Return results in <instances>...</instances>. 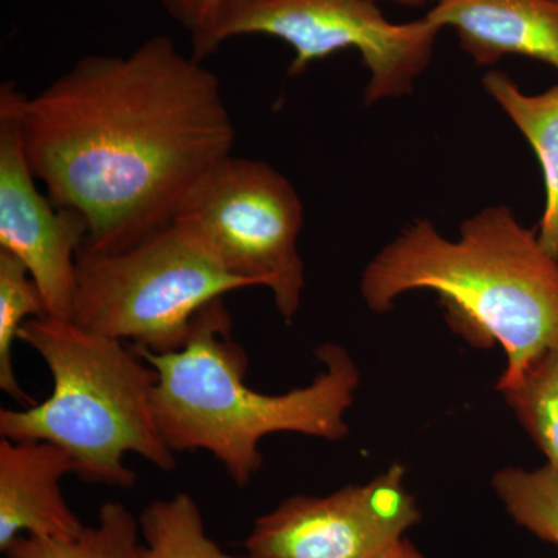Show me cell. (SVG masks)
<instances>
[{"label": "cell", "instance_id": "5b68a950", "mask_svg": "<svg viewBox=\"0 0 558 558\" xmlns=\"http://www.w3.org/2000/svg\"><path fill=\"white\" fill-rule=\"evenodd\" d=\"M72 323L154 354L178 351L197 312L234 290L256 288L230 274L185 223L172 220L134 247H83Z\"/></svg>", "mask_w": 558, "mask_h": 558}, {"label": "cell", "instance_id": "8992f818", "mask_svg": "<svg viewBox=\"0 0 558 558\" xmlns=\"http://www.w3.org/2000/svg\"><path fill=\"white\" fill-rule=\"evenodd\" d=\"M440 28L427 17L392 24L371 0H222L209 27L191 39V57L204 62L226 40L264 35L295 50L289 75L337 51L362 54L369 81L366 105L411 94L428 68Z\"/></svg>", "mask_w": 558, "mask_h": 558}, {"label": "cell", "instance_id": "8fae6325", "mask_svg": "<svg viewBox=\"0 0 558 558\" xmlns=\"http://www.w3.org/2000/svg\"><path fill=\"white\" fill-rule=\"evenodd\" d=\"M425 17L453 28L478 65L520 54L558 72V0H436Z\"/></svg>", "mask_w": 558, "mask_h": 558}, {"label": "cell", "instance_id": "3957f363", "mask_svg": "<svg viewBox=\"0 0 558 558\" xmlns=\"http://www.w3.org/2000/svg\"><path fill=\"white\" fill-rule=\"evenodd\" d=\"M135 349L157 373L154 417L167 446L174 453L208 451L238 487H247L263 468L259 446L266 436L299 433L340 440L349 435L347 413L360 371L340 344L315 349L325 369L306 387L284 395L248 387V355L233 339V318L223 299L197 312L178 351Z\"/></svg>", "mask_w": 558, "mask_h": 558}, {"label": "cell", "instance_id": "52a82bcc", "mask_svg": "<svg viewBox=\"0 0 558 558\" xmlns=\"http://www.w3.org/2000/svg\"><path fill=\"white\" fill-rule=\"evenodd\" d=\"M174 220L190 227L230 274L270 289L282 318L295 317L306 286L296 247L304 209L281 172L230 154L205 172Z\"/></svg>", "mask_w": 558, "mask_h": 558}, {"label": "cell", "instance_id": "7a4b0ae2", "mask_svg": "<svg viewBox=\"0 0 558 558\" xmlns=\"http://www.w3.org/2000/svg\"><path fill=\"white\" fill-rule=\"evenodd\" d=\"M422 289L438 293L450 328L472 347L502 348L508 363L498 391L558 339V260L509 207L464 220L457 242L416 220L371 260L360 282L366 306L377 314Z\"/></svg>", "mask_w": 558, "mask_h": 558}, {"label": "cell", "instance_id": "7c38bea8", "mask_svg": "<svg viewBox=\"0 0 558 558\" xmlns=\"http://www.w3.org/2000/svg\"><path fill=\"white\" fill-rule=\"evenodd\" d=\"M483 86L537 154L546 190L538 242L548 255L558 260V86L539 95H526L499 70L488 72L483 78Z\"/></svg>", "mask_w": 558, "mask_h": 558}, {"label": "cell", "instance_id": "ffe728a7", "mask_svg": "<svg viewBox=\"0 0 558 558\" xmlns=\"http://www.w3.org/2000/svg\"><path fill=\"white\" fill-rule=\"evenodd\" d=\"M371 2H376V0H371ZM391 2L400 3V5L405 7H425L428 3H435L436 0H391Z\"/></svg>", "mask_w": 558, "mask_h": 558}, {"label": "cell", "instance_id": "6da1fadb", "mask_svg": "<svg viewBox=\"0 0 558 558\" xmlns=\"http://www.w3.org/2000/svg\"><path fill=\"white\" fill-rule=\"evenodd\" d=\"M21 128L33 174L83 216L84 247L98 253L170 226L236 140L218 76L163 35L126 57L81 58L24 95Z\"/></svg>", "mask_w": 558, "mask_h": 558}, {"label": "cell", "instance_id": "9c48e42d", "mask_svg": "<svg viewBox=\"0 0 558 558\" xmlns=\"http://www.w3.org/2000/svg\"><path fill=\"white\" fill-rule=\"evenodd\" d=\"M24 95L11 83L0 87V248L27 267L47 317L72 322L78 255L89 227L80 213L58 207L36 185L22 138Z\"/></svg>", "mask_w": 558, "mask_h": 558}, {"label": "cell", "instance_id": "2e32d148", "mask_svg": "<svg viewBox=\"0 0 558 558\" xmlns=\"http://www.w3.org/2000/svg\"><path fill=\"white\" fill-rule=\"evenodd\" d=\"M40 317H47V307L38 286L16 256L0 248V389L21 407L35 405L36 400L17 379L13 344L24 323Z\"/></svg>", "mask_w": 558, "mask_h": 558}, {"label": "cell", "instance_id": "4fadbf2b", "mask_svg": "<svg viewBox=\"0 0 558 558\" xmlns=\"http://www.w3.org/2000/svg\"><path fill=\"white\" fill-rule=\"evenodd\" d=\"M138 524V558H240L209 537L199 505L185 492L150 501Z\"/></svg>", "mask_w": 558, "mask_h": 558}, {"label": "cell", "instance_id": "d6986e66", "mask_svg": "<svg viewBox=\"0 0 558 558\" xmlns=\"http://www.w3.org/2000/svg\"><path fill=\"white\" fill-rule=\"evenodd\" d=\"M380 558H425L409 538H402L391 549L387 550Z\"/></svg>", "mask_w": 558, "mask_h": 558}, {"label": "cell", "instance_id": "ba28073f", "mask_svg": "<svg viewBox=\"0 0 558 558\" xmlns=\"http://www.w3.org/2000/svg\"><path fill=\"white\" fill-rule=\"evenodd\" d=\"M405 475L392 464L363 486L286 498L253 523L248 558H380L422 520Z\"/></svg>", "mask_w": 558, "mask_h": 558}, {"label": "cell", "instance_id": "5bb4252c", "mask_svg": "<svg viewBox=\"0 0 558 558\" xmlns=\"http://www.w3.org/2000/svg\"><path fill=\"white\" fill-rule=\"evenodd\" d=\"M140 524L126 506L106 502L95 526L78 537L51 539L21 535L3 550L5 558H138Z\"/></svg>", "mask_w": 558, "mask_h": 558}, {"label": "cell", "instance_id": "277c9868", "mask_svg": "<svg viewBox=\"0 0 558 558\" xmlns=\"http://www.w3.org/2000/svg\"><path fill=\"white\" fill-rule=\"evenodd\" d=\"M20 340L50 371L51 395L35 405L0 410V436L46 440L68 451L75 476L92 486L131 488L126 454L161 472L175 469L154 417L157 373L126 341L98 336L68 319L31 318Z\"/></svg>", "mask_w": 558, "mask_h": 558}, {"label": "cell", "instance_id": "9a60e30c", "mask_svg": "<svg viewBox=\"0 0 558 558\" xmlns=\"http://www.w3.org/2000/svg\"><path fill=\"white\" fill-rule=\"evenodd\" d=\"M501 392L548 464L558 469V339Z\"/></svg>", "mask_w": 558, "mask_h": 558}, {"label": "cell", "instance_id": "e0dca14e", "mask_svg": "<svg viewBox=\"0 0 558 558\" xmlns=\"http://www.w3.org/2000/svg\"><path fill=\"white\" fill-rule=\"evenodd\" d=\"M510 519L532 535L558 548V469L499 470L492 478Z\"/></svg>", "mask_w": 558, "mask_h": 558}, {"label": "cell", "instance_id": "ac0fdd59", "mask_svg": "<svg viewBox=\"0 0 558 558\" xmlns=\"http://www.w3.org/2000/svg\"><path fill=\"white\" fill-rule=\"evenodd\" d=\"M161 3L172 20L182 25L193 39L207 31L222 0H161Z\"/></svg>", "mask_w": 558, "mask_h": 558}, {"label": "cell", "instance_id": "30bf717a", "mask_svg": "<svg viewBox=\"0 0 558 558\" xmlns=\"http://www.w3.org/2000/svg\"><path fill=\"white\" fill-rule=\"evenodd\" d=\"M72 457L46 440L0 439V550L21 535L78 537L84 526L62 494Z\"/></svg>", "mask_w": 558, "mask_h": 558}]
</instances>
